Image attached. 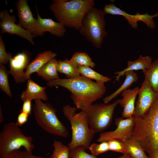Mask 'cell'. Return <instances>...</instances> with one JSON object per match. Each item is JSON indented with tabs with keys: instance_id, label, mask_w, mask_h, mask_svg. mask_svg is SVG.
Masks as SVG:
<instances>
[{
	"instance_id": "cell-18",
	"label": "cell",
	"mask_w": 158,
	"mask_h": 158,
	"mask_svg": "<svg viewBox=\"0 0 158 158\" xmlns=\"http://www.w3.org/2000/svg\"><path fill=\"white\" fill-rule=\"evenodd\" d=\"M37 19L43 31L47 32L58 37H63L66 32V27L60 23L51 18H42L37 11Z\"/></svg>"
},
{
	"instance_id": "cell-17",
	"label": "cell",
	"mask_w": 158,
	"mask_h": 158,
	"mask_svg": "<svg viewBox=\"0 0 158 158\" xmlns=\"http://www.w3.org/2000/svg\"><path fill=\"white\" fill-rule=\"evenodd\" d=\"M56 56V54L51 50H45L38 53L25 70V76L27 81L31 79V74L36 73L43 66Z\"/></svg>"
},
{
	"instance_id": "cell-5",
	"label": "cell",
	"mask_w": 158,
	"mask_h": 158,
	"mask_svg": "<svg viewBox=\"0 0 158 158\" xmlns=\"http://www.w3.org/2000/svg\"><path fill=\"white\" fill-rule=\"evenodd\" d=\"M105 14L103 10L92 7L85 14L78 30L80 35L97 49L101 47L107 34L105 28Z\"/></svg>"
},
{
	"instance_id": "cell-4",
	"label": "cell",
	"mask_w": 158,
	"mask_h": 158,
	"mask_svg": "<svg viewBox=\"0 0 158 158\" xmlns=\"http://www.w3.org/2000/svg\"><path fill=\"white\" fill-rule=\"evenodd\" d=\"M74 107L66 105L62 109L63 114L69 121L72 130L71 139L68 146L71 150L79 145L84 146L86 149L91 144L95 135L90 128L85 112L76 113Z\"/></svg>"
},
{
	"instance_id": "cell-7",
	"label": "cell",
	"mask_w": 158,
	"mask_h": 158,
	"mask_svg": "<svg viewBox=\"0 0 158 158\" xmlns=\"http://www.w3.org/2000/svg\"><path fill=\"white\" fill-rule=\"evenodd\" d=\"M33 138L25 135L16 123L10 122L4 126L0 133V156L23 147L25 151L32 153L35 146Z\"/></svg>"
},
{
	"instance_id": "cell-2",
	"label": "cell",
	"mask_w": 158,
	"mask_h": 158,
	"mask_svg": "<svg viewBox=\"0 0 158 158\" xmlns=\"http://www.w3.org/2000/svg\"><path fill=\"white\" fill-rule=\"evenodd\" d=\"M133 118L132 138L139 142L149 158H152L158 153V97L145 115Z\"/></svg>"
},
{
	"instance_id": "cell-20",
	"label": "cell",
	"mask_w": 158,
	"mask_h": 158,
	"mask_svg": "<svg viewBox=\"0 0 158 158\" xmlns=\"http://www.w3.org/2000/svg\"><path fill=\"white\" fill-rule=\"evenodd\" d=\"M58 60L55 58L43 66L36 73L47 82L59 78L57 67Z\"/></svg>"
},
{
	"instance_id": "cell-11",
	"label": "cell",
	"mask_w": 158,
	"mask_h": 158,
	"mask_svg": "<svg viewBox=\"0 0 158 158\" xmlns=\"http://www.w3.org/2000/svg\"><path fill=\"white\" fill-rule=\"evenodd\" d=\"M103 10L106 14L123 16L127 20L128 24L134 29H137L138 28V22L139 21L144 23L147 26L151 29L153 30L156 27L153 18L158 17V11L153 15H149L147 13L140 14L139 12L133 15L128 14L121 10L113 3L105 5Z\"/></svg>"
},
{
	"instance_id": "cell-37",
	"label": "cell",
	"mask_w": 158,
	"mask_h": 158,
	"mask_svg": "<svg viewBox=\"0 0 158 158\" xmlns=\"http://www.w3.org/2000/svg\"><path fill=\"white\" fill-rule=\"evenodd\" d=\"M4 121V118L3 116L2 109L0 106V123H2Z\"/></svg>"
},
{
	"instance_id": "cell-39",
	"label": "cell",
	"mask_w": 158,
	"mask_h": 158,
	"mask_svg": "<svg viewBox=\"0 0 158 158\" xmlns=\"http://www.w3.org/2000/svg\"><path fill=\"white\" fill-rule=\"evenodd\" d=\"M152 158H158V153L154 155Z\"/></svg>"
},
{
	"instance_id": "cell-29",
	"label": "cell",
	"mask_w": 158,
	"mask_h": 158,
	"mask_svg": "<svg viewBox=\"0 0 158 158\" xmlns=\"http://www.w3.org/2000/svg\"><path fill=\"white\" fill-rule=\"evenodd\" d=\"M83 145L77 146L70 150L68 158H97L96 156L87 153Z\"/></svg>"
},
{
	"instance_id": "cell-32",
	"label": "cell",
	"mask_w": 158,
	"mask_h": 158,
	"mask_svg": "<svg viewBox=\"0 0 158 158\" xmlns=\"http://www.w3.org/2000/svg\"><path fill=\"white\" fill-rule=\"evenodd\" d=\"M109 150L124 153L123 141L117 139H113L108 141Z\"/></svg>"
},
{
	"instance_id": "cell-8",
	"label": "cell",
	"mask_w": 158,
	"mask_h": 158,
	"mask_svg": "<svg viewBox=\"0 0 158 158\" xmlns=\"http://www.w3.org/2000/svg\"><path fill=\"white\" fill-rule=\"evenodd\" d=\"M119 100L117 99L109 104H92L83 110L86 114L90 128L95 133L102 132L109 127Z\"/></svg>"
},
{
	"instance_id": "cell-3",
	"label": "cell",
	"mask_w": 158,
	"mask_h": 158,
	"mask_svg": "<svg viewBox=\"0 0 158 158\" xmlns=\"http://www.w3.org/2000/svg\"><path fill=\"white\" fill-rule=\"evenodd\" d=\"M95 4V0H53L49 8L58 22L78 30L85 14Z\"/></svg>"
},
{
	"instance_id": "cell-27",
	"label": "cell",
	"mask_w": 158,
	"mask_h": 158,
	"mask_svg": "<svg viewBox=\"0 0 158 158\" xmlns=\"http://www.w3.org/2000/svg\"><path fill=\"white\" fill-rule=\"evenodd\" d=\"M10 74L5 65L0 64V89L9 97H11L12 94L8 81V75Z\"/></svg>"
},
{
	"instance_id": "cell-26",
	"label": "cell",
	"mask_w": 158,
	"mask_h": 158,
	"mask_svg": "<svg viewBox=\"0 0 158 158\" xmlns=\"http://www.w3.org/2000/svg\"><path fill=\"white\" fill-rule=\"evenodd\" d=\"M70 60L77 66H87L93 68L96 66L91 58L87 54L84 52H76Z\"/></svg>"
},
{
	"instance_id": "cell-6",
	"label": "cell",
	"mask_w": 158,
	"mask_h": 158,
	"mask_svg": "<svg viewBox=\"0 0 158 158\" xmlns=\"http://www.w3.org/2000/svg\"><path fill=\"white\" fill-rule=\"evenodd\" d=\"M33 111L36 122L44 130L61 137L68 136L67 129L56 116V109L49 102L35 100Z\"/></svg>"
},
{
	"instance_id": "cell-22",
	"label": "cell",
	"mask_w": 158,
	"mask_h": 158,
	"mask_svg": "<svg viewBox=\"0 0 158 158\" xmlns=\"http://www.w3.org/2000/svg\"><path fill=\"white\" fill-rule=\"evenodd\" d=\"M124 75H125L126 78L123 83L114 92L103 99L104 103L107 104L118 95L127 89L133 83L135 82L138 79L137 75L134 71H127L124 73Z\"/></svg>"
},
{
	"instance_id": "cell-16",
	"label": "cell",
	"mask_w": 158,
	"mask_h": 158,
	"mask_svg": "<svg viewBox=\"0 0 158 158\" xmlns=\"http://www.w3.org/2000/svg\"><path fill=\"white\" fill-rule=\"evenodd\" d=\"M26 87L20 95V99L24 102L27 100L32 101L39 99L44 101L48 100L45 90L46 87H42L31 79L27 80Z\"/></svg>"
},
{
	"instance_id": "cell-21",
	"label": "cell",
	"mask_w": 158,
	"mask_h": 158,
	"mask_svg": "<svg viewBox=\"0 0 158 158\" xmlns=\"http://www.w3.org/2000/svg\"><path fill=\"white\" fill-rule=\"evenodd\" d=\"M123 142L124 153L128 154L132 158H149L138 140L131 138Z\"/></svg>"
},
{
	"instance_id": "cell-14",
	"label": "cell",
	"mask_w": 158,
	"mask_h": 158,
	"mask_svg": "<svg viewBox=\"0 0 158 158\" xmlns=\"http://www.w3.org/2000/svg\"><path fill=\"white\" fill-rule=\"evenodd\" d=\"M31 53L24 50L12 57L9 61L10 74L17 84L22 83L27 81L25 70L30 63Z\"/></svg>"
},
{
	"instance_id": "cell-15",
	"label": "cell",
	"mask_w": 158,
	"mask_h": 158,
	"mask_svg": "<svg viewBox=\"0 0 158 158\" xmlns=\"http://www.w3.org/2000/svg\"><path fill=\"white\" fill-rule=\"evenodd\" d=\"M139 90L140 88L137 87L132 89H126L121 93L122 98L120 99L119 104L123 108L122 118H127L133 116L135 109V100Z\"/></svg>"
},
{
	"instance_id": "cell-33",
	"label": "cell",
	"mask_w": 158,
	"mask_h": 158,
	"mask_svg": "<svg viewBox=\"0 0 158 158\" xmlns=\"http://www.w3.org/2000/svg\"><path fill=\"white\" fill-rule=\"evenodd\" d=\"M29 116L26 113L20 111L16 123L19 127L22 126L28 121Z\"/></svg>"
},
{
	"instance_id": "cell-9",
	"label": "cell",
	"mask_w": 158,
	"mask_h": 158,
	"mask_svg": "<svg viewBox=\"0 0 158 158\" xmlns=\"http://www.w3.org/2000/svg\"><path fill=\"white\" fill-rule=\"evenodd\" d=\"M115 124L117 127L114 130L100 133L97 141L100 142L113 139L124 141L132 138L135 127L133 116L125 118H117L115 119Z\"/></svg>"
},
{
	"instance_id": "cell-31",
	"label": "cell",
	"mask_w": 158,
	"mask_h": 158,
	"mask_svg": "<svg viewBox=\"0 0 158 158\" xmlns=\"http://www.w3.org/2000/svg\"><path fill=\"white\" fill-rule=\"evenodd\" d=\"M12 55L11 53H7L6 50L5 45L3 41L2 36H0V64L4 65L7 64L12 58Z\"/></svg>"
},
{
	"instance_id": "cell-30",
	"label": "cell",
	"mask_w": 158,
	"mask_h": 158,
	"mask_svg": "<svg viewBox=\"0 0 158 158\" xmlns=\"http://www.w3.org/2000/svg\"><path fill=\"white\" fill-rule=\"evenodd\" d=\"M100 143L90 144L88 149L90 151L91 154L96 156L109 150L108 141H104Z\"/></svg>"
},
{
	"instance_id": "cell-12",
	"label": "cell",
	"mask_w": 158,
	"mask_h": 158,
	"mask_svg": "<svg viewBox=\"0 0 158 158\" xmlns=\"http://www.w3.org/2000/svg\"><path fill=\"white\" fill-rule=\"evenodd\" d=\"M138 98L133 116L140 117L148 111L158 97V94L152 88L147 78L145 77L138 93Z\"/></svg>"
},
{
	"instance_id": "cell-35",
	"label": "cell",
	"mask_w": 158,
	"mask_h": 158,
	"mask_svg": "<svg viewBox=\"0 0 158 158\" xmlns=\"http://www.w3.org/2000/svg\"><path fill=\"white\" fill-rule=\"evenodd\" d=\"M31 100H27L23 102L22 108L21 111L30 116L31 114Z\"/></svg>"
},
{
	"instance_id": "cell-25",
	"label": "cell",
	"mask_w": 158,
	"mask_h": 158,
	"mask_svg": "<svg viewBox=\"0 0 158 158\" xmlns=\"http://www.w3.org/2000/svg\"><path fill=\"white\" fill-rule=\"evenodd\" d=\"M78 67L81 75L90 79L94 80L99 84L104 85V83L111 80V78L99 73L89 67L78 66Z\"/></svg>"
},
{
	"instance_id": "cell-19",
	"label": "cell",
	"mask_w": 158,
	"mask_h": 158,
	"mask_svg": "<svg viewBox=\"0 0 158 158\" xmlns=\"http://www.w3.org/2000/svg\"><path fill=\"white\" fill-rule=\"evenodd\" d=\"M152 62V59L151 56H144L141 55H140L138 58L134 61H128L126 68L121 71L114 73L115 74L117 75L114 81L119 82L121 77L124 75L125 72L128 71L144 70L148 68Z\"/></svg>"
},
{
	"instance_id": "cell-38",
	"label": "cell",
	"mask_w": 158,
	"mask_h": 158,
	"mask_svg": "<svg viewBox=\"0 0 158 158\" xmlns=\"http://www.w3.org/2000/svg\"><path fill=\"white\" fill-rule=\"evenodd\" d=\"M117 158H132L128 154L126 153L123 154V155Z\"/></svg>"
},
{
	"instance_id": "cell-1",
	"label": "cell",
	"mask_w": 158,
	"mask_h": 158,
	"mask_svg": "<svg viewBox=\"0 0 158 158\" xmlns=\"http://www.w3.org/2000/svg\"><path fill=\"white\" fill-rule=\"evenodd\" d=\"M47 84L49 87L59 86L68 90L76 108L81 110L102 98L106 90L104 85L93 82L81 75L71 79L59 78L47 82Z\"/></svg>"
},
{
	"instance_id": "cell-36",
	"label": "cell",
	"mask_w": 158,
	"mask_h": 158,
	"mask_svg": "<svg viewBox=\"0 0 158 158\" xmlns=\"http://www.w3.org/2000/svg\"><path fill=\"white\" fill-rule=\"evenodd\" d=\"M18 150H15L6 154L0 157V158H17Z\"/></svg>"
},
{
	"instance_id": "cell-23",
	"label": "cell",
	"mask_w": 158,
	"mask_h": 158,
	"mask_svg": "<svg viewBox=\"0 0 158 158\" xmlns=\"http://www.w3.org/2000/svg\"><path fill=\"white\" fill-rule=\"evenodd\" d=\"M57 69L58 72L64 74L66 78H73L81 75L78 66L68 59L58 60Z\"/></svg>"
},
{
	"instance_id": "cell-28",
	"label": "cell",
	"mask_w": 158,
	"mask_h": 158,
	"mask_svg": "<svg viewBox=\"0 0 158 158\" xmlns=\"http://www.w3.org/2000/svg\"><path fill=\"white\" fill-rule=\"evenodd\" d=\"M54 149L49 158H68L69 149L60 141L54 140L52 144Z\"/></svg>"
},
{
	"instance_id": "cell-34",
	"label": "cell",
	"mask_w": 158,
	"mask_h": 158,
	"mask_svg": "<svg viewBox=\"0 0 158 158\" xmlns=\"http://www.w3.org/2000/svg\"><path fill=\"white\" fill-rule=\"evenodd\" d=\"M17 158H42V157L34 155L32 153H28L25 151H22L18 150Z\"/></svg>"
},
{
	"instance_id": "cell-13",
	"label": "cell",
	"mask_w": 158,
	"mask_h": 158,
	"mask_svg": "<svg viewBox=\"0 0 158 158\" xmlns=\"http://www.w3.org/2000/svg\"><path fill=\"white\" fill-rule=\"evenodd\" d=\"M16 18L14 15H10L8 11L4 9L0 12V28L1 34L8 33L16 35L27 40L32 45L35 44L34 38L30 32L15 23Z\"/></svg>"
},
{
	"instance_id": "cell-24",
	"label": "cell",
	"mask_w": 158,
	"mask_h": 158,
	"mask_svg": "<svg viewBox=\"0 0 158 158\" xmlns=\"http://www.w3.org/2000/svg\"><path fill=\"white\" fill-rule=\"evenodd\" d=\"M142 71L152 88L158 94V56Z\"/></svg>"
},
{
	"instance_id": "cell-10",
	"label": "cell",
	"mask_w": 158,
	"mask_h": 158,
	"mask_svg": "<svg viewBox=\"0 0 158 158\" xmlns=\"http://www.w3.org/2000/svg\"><path fill=\"white\" fill-rule=\"evenodd\" d=\"M28 1L27 0H18L15 4L19 18L18 24L35 37L42 36L44 33L37 19L33 17Z\"/></svg>"
}]
</instances>
